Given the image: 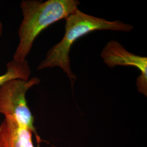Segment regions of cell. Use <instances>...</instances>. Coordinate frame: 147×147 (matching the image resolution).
I'll return each instance as SVG.
<instances>
[{"label": "cell", "mask_w": 147, "mask_h": 147, "mask_svg": "<svg viewBox=\"0 0 147 147\" xmlns=\"http://www.w3.org/2000/svg\"><path fill=\"white\" fill-rule=\"evenodd\" d=\"M65 33L62 39L53 46L48 51L44 59L39 63L37 70L54 68L62 69L70 80L71 86L76 79L71 70L69 52L78 39L95 31L111 30L131 31L134 27L119 20L110 21L90 16L76 9L65 19Z\"/></svg>", "instance_id": "obj_1"}, {"label": "cell", "mask_w": 147, "mask_h": 147, "mask_svg": "<svg viewBox=\"0 0 147 147\" xmlns=\"http://www.w3.org/2000/svg\"><path fill=\"white\" fill-rule=\"evenodd\" d=\"M77 0H23L20 5L22 20L18 30L19 44L13 60H26L38 36L57 21L65 19L78 8Z\"/></svg>", "instance_id": "obj_2"}, {"label": "cell", "mask_w": 147, "mask_h": 147, "mask_svg": "<svg viewBox=\"0 0 147 147\" xmlns=\"http://www.w3.org/2000/svg\"><path fill=\"white\" fill-rule=\"evenodd\" d=\"M40 79L33 77L28 80L11 79L0 86V114L13 119L20 126L36 132L34 118L27 105L28 90L39 84Z\"/></svg>", "instance_id": "obj_3"}, {"label": "cell", "mask_w": 147, "mask_h": 147, "mask_svg": "<svg viewBox=\"0 0 147 147\" xmlns=\"http://www.w3.org/2000/svg\"><path fill=\"white\" fill-rule=\"evenodd\" d=\"M101 57L110 68L116 66H131L138 69L140 75L137 78V89L139 93L147 95V58L128 51L121 43L111 40L103 48Z\"/></svg>", "instance_id": "obj_4"}, {"label": "cell", "mask_w": 147, "mask_h": 147, "mask_svg": "<svg viewBox=\"0 0 147 147\" xmlns=\"http://www.w3.org/2000/svg\"><path fill=\"white\" fill-rule=\"evenodd\" d=\"M32 130L19 125L11 118L0 124V147H34Z\"/></svg>", "instance_id": "obj_5"}, {"label": "cell", "mask_w": 147, "mask_h": 147, "mask_svg": "<svg viewBox=\"0 0 147 147\" xmlns=\"http://www.w3.org/2000/svg\"><path fill=\"white\" fill-rule=\"evenodd\" d=\"M31 75V69L27 60L18 62L11 60L7 64V71L0 75V86L11 79H20L28 80Z\"/></svg>", "instance_id": "obj_6"}, {"label": "cell", "mask_w": 147, "mask_h": 147, "mask_svg": "<svg viewBox=\"0 0 147 147\" xmlns=\"http://www.w3.org/2000/svg\"><path fill=\"white\" fill-rule=\"evenodd\" d=\"M3 24H2V22L1 21H0V36H2V32H3Z\"/></svg>", "instance_id": "obj_7"}]
</instances>
